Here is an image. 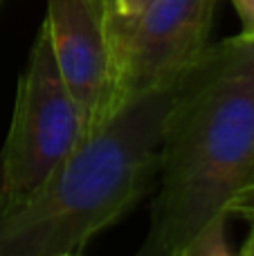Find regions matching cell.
Instances as JSON below:
<instances>
[{
  "label": "cell",
  "instance_id": "cell-1",
  "mask_svg": "<svg viewBox=\"0 0 254 256\" xmlns=\"http://www.w3.org/2000/svg\"><path fill=\"white\" fill-rule=\"evenodd\" d=\"M254 171V36L207 45L178 79L162 126L153 236L171 256H192Z\"/></svg>",
  "mask_w": 254,
  "mask_h": 256
},
{
  "label": "cell",
  "instance_id": "cell-2",
  "mask_svg": "<svg viewBox=\"0 0 254 256\" xmlns=\"http://www.w3.org/2000/svg\"><path fill=\"white\" fill-rule=\"evenodd\" d=\"M176 86L130 97L38 191L0 212V256H81L92 236L130 212L158 176Z\"/></svg>",
  "mask_w": 254,
  "mask_h": 256
},
{
  "label": "cell",
  "instance_id": "cell-3",
  "mask_svg": "<svg viewBox=\"0 0 254 256\" xmlns=\"http://www.w3.org/2000/svg\"><path fill=\"white\" fill-rule=\"evenodd\" d=\"M84 137L81 112L63 84L48 32L40 25L18 79L12 124L0 150V212L38 191Z\"/></svg>",
  "mask_w": 254,
  "mask_h": 256
},
{
  "label": "cell",
  "instance_id": "cell-4",
  "mask_svg": "<svg viewBox=\"0 0 254 256\" xmlns=\"http://www.w3.org/2000/svg\"><path fill=\"white\" fill-rule=\"evenodd\" d=\"M43 27L86 135L126 104L112 0H48Z\"/></svg>",
  "mask_w": 254,
  "mask_h": 256
},
{
  "label": "cell",
  "instance_id": "cell-5",
  "mask_svg": "<svg viewBox=\"0 0 254 256\" xmlns=\"http://www.w3.org/2000/svg\"><path fill=\"white\" fill-rule=\"evenodd\" d=\"M218 0H151L142 14H115L124 99L171 86L210 45Z\"/></svg>",
  "mask_w": 254,
  "mask_h": 256
},
{
  "label": "cell",
  "instance_id": "cell-6",
  "mask_svg": "<svg viewBox=\"0 0 254 256\" xmlns=\"http://www.w3.org/2000/svg\"><path fill=\"white\" fill-rule=\"evenodd\" d=\"M225 220L228 218L214 220L198 236L192 248V256H238L230 250L228 238H225Z\"/></svg>",
  "mask_w": 254,
  "mask_h": 256
},
{
  "label": "cell",
  "instance_id": "cell-7",
  "mask_svg": "<svg viewBox=\"0 0 254 256\" xmlns=\"http://www.w3.org/2000/svg\"><path fill=\"white\" fill-rule=\"evenodd\" d=\"M228 216H241V218H248V220L254 218V171L246 180V184L238 189V194L232 198Z\"/></svg>",
  "mask_w": 254,
  "mask_h": 256
},
{
  "label": "cell",
  "instance_id": "cell-8",
  "mask_svg": "<svg viewBox=\"0 0 254 256\" xmlns=\"http://www.w3.org/2000/svg\"><path fill=\"white\" fill-rule=\"evenodd\" d=\"M241 18V34L254 36V0H230Z\"/></svg>",
  "mask_w": 254,
  "mask_h": 256
},
{
  "label": "cell",
  "instance_id": "cell-9",
  "mask_svg": "<svg viewBox=\"0 0 254 256\" xmlns=\"http://www.w3.org/2000/svg\"><path fill=\"white\" fill-rule=\"evenodd\" d=\"M151 0H112L115 4V14L122 18H133L138 14H142L148 7Z\"/></svg>",
  "mask_w": 254,
  "mask_h": 256
},
{
  "label": "cell",
  "instance_id": "cell-10",
  "mask_svg": "<svg viewBox=\"0 0 254 256\" xmlns=\"http://www.w3.org/2000/svg\"><path fill=\"white\" fill-rule=\"evenodd\" d=\"M133 256H171L169 252H166L164 248H162L160 243H158L153 236L146 234V238L142 240V245H140V250L135 252Z\"/></svg>",
  "mask_w": 254,
  "mask_h": 256
},
{
  "label": "cell",
  "instance_id": "cell-11",
  "mask_svg": "<svg viewBox=\"0 0 254 256\" xmlns=\"http://www.w3.org/2000/svg\"><path fill=\"white\" fill-rule=\"evenodd\" d=\"M238 256H254V218H252V230H250V234H248V240Z\"/></svg>",
  "mask_w": 254,
  "mask_h": 256
},
{
  "label": "cell",
  "instance_id": "cell-12",
  "mask_svg": "<svg viewBox=\"0 0 254 256\" xmlns=\"http://www.w3.org/2000/svg\"><path fill=\"white\" fill-rule=\"evenodd\" d=\"M61 256H79V254H61Z\"/></svg>",
  "mask_w": 254,
  "mask_h": 256
}]
</instances>
